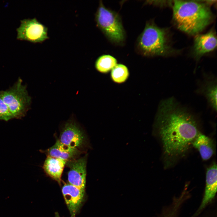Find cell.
<instances>
[{
	"label": "cell",
	"mask_w": 217,
	"mask_h": 217,
	"mask_svg": "<svg viewBox=\"0 0 217 217\" xmlns=\"http://www.w3.org/2000/svg\"><path fill=\"white\" fill-rule=\"evenodd\" d=\"M195 116L174 97L159 104L155 126L165 154L170 157L184 153L200 132Z\"/></svg>",
	"instance_id": "obj_1"
},
{
	"label": "cell",
	"mask_w": 217,
	"mask_h": 217,
	"mask_svg": "<svg viewBox=\"0 0 217 217\" xmlns=\"http://www.w3.org/2000/svg\"><path fill=\"white\" fill-rule=\"evenodd\" d=\"M195 1H173V17L178 28L191 35H197L212 21L209 3Z\"/></svg>",
	"instance_id": "obj_2"
},
{
	"label": "cell",
	"mask_w": 217,
	"mask_h": 217,
	"mask_svg": "<svg viewBox=\"0 0 217 217\" xmlns=\"http://www.w3.org/2000/svg\"><path fill=\"white\" fill-rule=\"evenodd\" d=\"M137 47L140 53L147 56H166L173 52L166 30L152 22L146 24L137 39Z\"/></svg>",
	"instance_id": "obj_3"
},
{
	"label": "cell",
	"mask_w": 217,
	"mask_h": 217,
	"mask_svg": "<svg viewBox=\"0 0 217 217\" xmlns=\"http://www.w3.org/2000/svg\"><path fill=\"white\" fill-rule=\"evenodd\" d=\"M19 77L13 86L5 90L0 91V97L8 107L14 118L24 117L30 108L31 98L26 85Z\"/></svg>",
	"instance_id": "obj_4"
},
{
	"label": "cell",
	"mask_w": 217,
	"mask_h": 217,
	"mask_svg": "<svg viewBox=\"0 0 217 217\" xmlns=\"http://www.w3.org/2000/svg\"><path fill=\"white\" fill-rule=\"evenodd\" d=\"M98 27L112 42L121 43L125 39V33L121 20L115 12L106 8L102 2L95 14Z\"/></svg>",
	"instance_id": "obj_5"
},
{
	"label": "cell",
	"mask_w": 217,
	"mask_h": 217,
	"mask_svg": "<svg viewBox=\"0 0 217 217\" xmlns=\"http://www.w3.org/2000/svg\"><path fill=\"white\" fill-rule=\"evenodd\" d=\"M17 29V39L33 43H41L49 38L48 28L35 18L20 20Z\"/></svg>",
	"instance_id": "obj_6"
},
{
	"label": "cell",
	"mask_w": 217,
	"mask_h": 217,
	"mask_svg": "<svg viewBox=\"0 0 217 217\" xmlns=\"http://www.w3.org/2000/svg\"><path fill=\"white\" fill-rule=\"evenodd\" d=\"M87 156L67 162L70 168L68 180L70 184L85 191L86 175Z\"/></svg>",
	"instance_id": "obj_7"
},
{
	"label": "cell",
	"mask_w": 217,
	"mask_h": 217,
	"mask_svg": "<svg viewBox=\"0 0 217 217\" xmlns=\"http://www.w3.org/2000/svg\"><path fill=\"white\" fill-rule=\"evenodd\" d=\"M58 140L64 144L78 149L84 144L85 137L79 126L71 120L65 124Z\"/></svg>",
	"instance_id": "obj_8"
},
{
	"label": "cell",
	"mask_w": 217,
	"mask_h": 217,
	"mask_svg": "<svg viewBox=\"0 0 217 217\" xmlns=\"http://www.w3.org/2000/svg\"><path fill=\"white\" fill-rule=\"evenodd\" d=\"M217 165L214 162L207 169L204 196L199 208L192 217L198 215L214 198L217 192Z\"/></svg>",
	"instance_id": "obj_9"
},
{
	"label": "cell",
	"mask_w": 217,
	"mask_h": 217,
	"mask_svg": "<svg viewBox=\"0 0 217 217\" xmlns=\"http://www.w3.org/2000/svg\"><path fill=\"white\" fill-rule=\"evenodd\" d=\"M217 46L215 31L211 30L203 34L196 35L194 40L193 54L197 59L214 50Z\"/></svg>",
	"instance_id": "obj_10"
},
{
	"label": "cell",
	"mask_w": 217,
	"mask_h": 217,
	"mask_svg": "<svg viewBox=\"0 0 217 217\" xmlns=\"http://www.w3.org/2000/svg\"><path fill=\"white\" fill-rule=\"evenodd\" d=\"M62 191L71 215L74 217L82 203L85 191L70 184H67L63 187Z\"/></svg>",
	"instance_id": "obj_11"
},
{
	"label": "cell",
	"mask_w": 217,
	"mask_h": 217,
	"mask_svg": "<svg viewBox=\"0 0 217 217\" xmlns=\"http://www.w3.org/2000/svg\"><path fill=\"white\" fill-rule=\"evenodd\" d=\"M79 152L78 149L64 144L58 140L49 149L47 153L48 156L64 160L67 162L74 159Z\"/></svg>",
	"instance_id": "obj_12"
},
{
	"label": "cell",
	"mask_w": 217,
	"mask_h": 217,
	"mask_svg": "<svg viewBox=\"0 0 217 217\" xmlns=\"http://www.w3.org/2000/svg\"><path fill=\"white\" fill-rule=\"evenodd\" d=\"M199 152L202 159L206 160L214 154L215 146L210 138L200 132L192 143Z\"/></svg>",
	"instance_id": "obj_13"
},
{
	"label": "cell",
	"mask_w": 217,
	"mask_h": 217,
	"mask_svg": "<svg viewBox=\"0 0 217 217\" xmlns=\"http://www.w3.org/2000/svg\"><path fill=\"white\" fill-rule=\"evenodd\" d=\"M67 162L48 156L43 165V168L49 176L60 183L63 169Z\"/></svg>",
	"instance_id": "obj_14"
},
{
	"label": "cell",
	"mask_w": 217,
	"mask_h": 217,
	"mask_svg": "<svg viewBox=\"0 0 217 217\" xmlns=\"http://www.w3.org/2000/svg\"><path fill=\"white\" fill-rule=\"evenodd\" d=\"M201 88V92L213 110L217 111V83L214 77H205Z\"/></svg>",
	"instance_id": "obj_15"
},
{
	"label": "cell",
	"mask_w": 217,
	"mask_h": 217,
	"mask_svg": "<svg viewBox=\"0 0 217 217\" xmlns=\"http://www.w3.org/2000/svg\"><path fill=\"white\" fill-rule=\"evenodd\" d=\"M116 59L109 55H103L96 60L95 64L96 70L102 73L109 71L117 64Z\"/></svg>",
	"instance_id": "obj_16"
},
{
	"label": "cell",
	"mask_w": 217,
	"mask_h": 217,
	"mask_svg": "<svg viewBox=\"0 0 217 217\" xmlns=\"http://www.w3.org/2000/svg\"><path fill=\"white\" fill-rule=\"evenodd\" d=\"M129 75L127 68L121 64H117L112 70L111 72L112 79L114 82L118 83L124 82L127 79Z\"/></svg>",
	"instance_id": "obj_17"
},
{
	"label": "cell",
	"mask_w": 217,
	"mask_h": 217,
	"mask_svg": "<svg viewBox=\"0 0 217 217\" xmlns=\"http://www.w3.org/2000/svg\"><path fill=\"white\" fill-rule=\"evenodd\" d=\"M13 118L7 106L0 97V120L8 121Z\"/></svg>",
	"instance_id": "obj_18"
},
{
	"label": "cell",
	"mask_w": 217,
	"mask_h": 217,
	"mask_svg": "<svg viewBox=\"0 0 217 217\" xmlns=\"http://www.w3.org/2000/svg\"><path fill=\"white\" fill-rule=\"evenodd\" d=\"M55 217H60V216L57 212H56L55 214Z\"/></svg>",
	"instance_id": "obj_19"
},
{
	"label": "cell",
	"mask_w": 217,
	"mask_h": 217,
	"mask_svg": "<svg viewBox=\"0 0 217 217\" xmlns=\"http://www.w3.org/2000/svg\"><path fill=\"white\" fill-rule=\"evenodd\" d=\"M168 217H172L171 216H169Z\"/></svg>",
	"instance_id": "obj_20"
}]
</instances>
